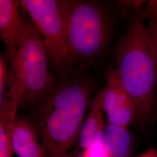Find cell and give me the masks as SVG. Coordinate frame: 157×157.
I'll use <instances>...</instances> for the list:
<instances>
[{
  "label": "cell",
  "instance_id": "cell-1",
  "mask_svg": "<svg viewBox=\"0 0 157 157\" xmlns=\"http://www.w3.org/2000/svg\"><path fill=\"white\" fill-rule=\"evenodd\" d=\"M95 87L93 79L54 87L41 101L35 127L48 157H78L81 129Z\"/></svg>",
  "mask_w": 157,
  "mask_h": 157
},
{
  "label": "cell",
  "instance_id": "cell-2",
  "mask_svg": "<svg viewBox=\"0 0 157 157\" xmlns=\"http://www.w3.org/2000/svg\"><path fill=\"white\" fill-rule=\"evenodd\" d=\"M115 71L136 107L135 122H152L157 106V61L144 21L135 17L115 51Z\"/></svg>",
  "mask_w": 157,
  "mask_h": 157
},
{
  "label": "cell",
  "instance_id": "cell-3",
  "mask_svg": "<svg viewBox=\"0 0 157 157\" xmlns=\"http://www.w3.org/2000/svg\"><path fill=\"white\" fill-rule=\"evenodd\" d=\"M49 61L40 35L32 23L27 22L15 56L10 62L6 98L15 109L42 101L55 87Z\"/></svg>",
  "mask_w": 157,
  "mask_h": 157
},
{
  "label": "cell",
  "instance_id": "cell-4",
  "mask_svg": "<svg viewBox=\"0 0 157 157\" xmlns=\"http://www.w3.org/2000/svg\"><path fill=\"white\" fill-rule=\"evenodd\" d=\"M67 25V47L71 67L100 56L111 34L102 8L93 2L61 1Z\"/></svg>",
  "mask_w": 157,
  "mask_h": 157
},
{
  "label": "cell",
  "instance_id": "cell-5",
  "mask_svg": "<svg viewBox=\"0 0 157 157\" xmlns=\"http://www.w3.org/2000/svg\"><path fill=\"white\" fill-rule=\"evenodd\" d=\"M43 40L50 61L58 72L71 67L67 47V25L61 1H19Z\"/></svg>",
  "mask_w": 157,
  "mask_h": 157
},
{
  "label": "cell",
  "instance_id": "cell-6",
  "mask_svg": "<svg viewBox=\"0 0 157 157\" xmlns=\"http://www.w3.org/2000/svg\"><path fill=\"white\" fill-rule=\"evenodd\" d=\"M105 80L103 107L107 122L127 129L136 119L135 103L124 89L115 68L110 67L107 69Z\"/></svg>",
  "mask_w": 157,
  "mask_h": 157
},
{
  "label": "cell",
  "instance_id": "cell-7",
  "mask_svg": "<svg viewBox=\"0 0 157 157\" xmlns=\"http://www.w3.org/2000/svg\"><path fill=\"white\" fill-rule=\"evenodd\" d=\"M19 2L0 0V35L10 63L17 53L26 22L20 12Z\"/></svg>",
  "mask_w": 157,
  "mask_h": 157
},
{
  "label": "cell",
  "instance_id": "cell-8",
  "mask_svg": "<svg viewBox=\"0 0 157 157\" xmlns=\"http://www.w3.org/2000/svg\"><path fill=\"white\" fill-rule=\"evenodd\" d=\"M12 142L13 152L18 157H48L35 126L26 118L16 119Z\"/></svg>",
  "mask_w": 157,
  "mask_h": 157
},
{
  "label": "cell",
  "instance_id": "cell-9",
  "mask_svg": "<svg viewBox=\"0 0 157 157\" xmlns=\"http://www.w3.org/2000/svg\"><path fill=\"white\" fill-rule=\"evenodd\" d=\"M104 89L93 97L81 129L78 139V150L86 148L93 140L98 131L105 126L103 107Z\"/></svg>",
  "mask_w": 157,
  "mask_h": 157
},
{
  "label": "cell",
  "instance_id": "cell-10",
  "mask_svg": "<svg viewBox=\"0 0 157 157\" xmlns=\"http://www.w3.org/2000/svg\"><path fill=\"white\" fill-rule=\"evenodd\" d=\"M17 110L6 98L0 105V157H12V130L17 119Z\"/></svg>",
  "mask_w": 157,
  "mask_h": 157
},
{
  "label": "cell",
  "instance_id": "cell-11",
  "mask_svg": "<svg viewBox=\"0 0 157 157\" xmlns=\"http://www.w3.org/2000/svg\"><path fill=\"white\" fill-rule=\"evenodd\" d=\"M104 137L105 143L111 157H128L130 150L131 138L126 128L107 122Z\"/></svg>",
  "mask_w": 157,
  "mask_h": 157
},
{
  "label": "cell",
  "instance_id": "cell-12",
  "mask_svg": "<svg viewBox=\"0 0 157 157\" xmlns=\"http://www.w3.org/2000/svg\"><path fill=\"white\" fill-rule=\"evenodd\" d=\"M105 126L98 131L91 143L81 151L78 157H111L105 143Z\"/></svg>",
  "mask_w": 157,
  "mask_h": 157
},
{
  "label": "cell",
  "instance_id": "cell-13",
  "mask_svg": "<svg viewBox=\"0 0 157 157\" xmlns=\"http://www.w3.org/2000/svg\"><path fill=\"white\" fill-rule=\"evenodd\" d=\"M10 61L6 55L0 56V105L6 101V88L8 86L10 75Z\"/></svg>",
  "mask_w": 157,
  "mask_h": 157
},
{
  "label": "cell",
  "instance_id": "cell-14",
  "mask_svg": "<svg viewBox=\"0 0 157 157\" xmlns=\"http://www.w3.org/2000/svg\"><path fill=\"white\" fill-rule=\"evenodd\" d=\"M135 17L143 21L145 19L157 21V0L147 1L140 13Z\"/></svg>",
  "mask_w": 157,
  "mask_h": 157
},
{
  "label": "cell",
  "instance_id": "cell-15",
  "mask_svg": "<svg viewBox=\"0 0 157 157\" xmlns=\"http://www.w3.org/2000/svg\"><path fill=\"white\" fill-rule=\"evenodd\" d=\"M147 31L157 61V21H148L146 25Z\"/></svg>",
  "mask_w": 157,
  "mask_h": 157
},
{
  "label": "cell",
  "instance_id": "cell-16",
  "mask_svg": "<svg viewBox=\"0 0 157 157\" xmlns=\"http://www.w3.org/2000/svg\"><path fill=\"white\" fill-rule=\"evenodd\" d=\"M139 157H157V151L151 148L143 153Z\"/></svg>",
  "mask_w": 157,
  "mask_h": 157
}]
</instances>
